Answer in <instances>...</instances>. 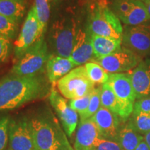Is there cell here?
<instances>
[{"label": "cell", "mask_w": 150, "mask_h": 150, "mask_svg": "<svg viewBox=\"0 0 150 150\" xmlns=\"http://www.w3.org/2000/svg\"><path fill=\"white\" fill-rule=\"evenodd\" d=\"M50 90L48 79L42 74L26 76L11 74L0 79V111L17 108L42 98Z\"/></svg>", "instance_id": "1"}, {"label": "cell", "mask_w": 150, "mask_h": 150, "mask_svg": "<svg viewBox=\"0 0 150 150\" xmlns=\"http://www.w3.org/2000/svg\"><path fill=\"white\" fill-rule=\"evenodd\" d=\"M35 150H74L64 129L50 111L28 120Z\"/></svg>", "instance_id": "2"}, {"label": "cell", "mask_w": 150, "mask_h": 150, "mask_svg": "<svg viewBox=\"0 0 150 150\" xmlns=\"http://www.w3.org/2000/svg\"><path fill=\"white\" fill-rule=\"evenodd\" d=\"M79 27L74 18L63 16L52 23L49 31V43L55 55L70 58Z\"/></svg>", "instance_id": "3"}, {"label": "cell", "mask_w": 150, "mask_h": 150, "mask_svg": "<svg viewBox=\"0 0 150 150\" xmlns=\"http://www.w3.org/2000/svg\"><path fill=\"white\" fill-rule=\"evenodd\" d=\"M87 27L91 34L122 40L124 28L121 21L104 1L93 8Z\"/></svg>", "instance_id": "4"}, {"label": "cell", "mask_w": 150, "mask_h": 150, "mask_svg": "<svg viewBox=\"0 0 150 150\" xmlns=\"http://www.w3.org/2000/svg\"><path fill=\"white\" fill-rule=\"evenodd\" d=\"M49 58L47 43L45 37H42L18 58L11 73L26 76L40 74L46 67Z\"/></svg>", "instance_id": "5"}, {"label": "cell", "mask_w": 150, "mask_h": 150, "mask_svg": "<svg viewBox=\"0 0 150 150\" xmlns=\"http://www.w3.org/2000/svg\"><path fill=\"white\" fill-rule=\"evenodd\" d=\"M56 86L61 95L69 99H74L89 95L95 88V84L89 79L84 65L71 70L58 81Z\"/></svg>", "instance_id": "6"}, {"label": "cell", "mask_w": 150, "mask_h": 150, "mask_svg": "<svg viewBox=\"0 0 150 150\" xmlns=\"http://www.w3.org/2000/svg\"><path fill=\"white\" fill-rule=\"evenodd\" d=\"M106 83L111 88L119 102V117L122 121H127L132 115L136 99L129 74H109V78Z\"/></svg>", "instance_id": "7"}, {"label": "cell", "mask_w": 150, "mask_h": 150, "mask_svg": "<svg viewBox=\"0 0 150 150\" xmlns=\"http://www.w3.org/2000/svg\"><path fill=\"white\" fill-rule=\"evenodd\" d=\"M141 57L125 47L110 55L93 60L110 74L122 73L134 69L141 62Z\"/></svg>", "instance_id": "8"}, {"label": "cell", "mask_w": 150, "mask_h": 150, "mask_svg": "<svg viewBox=\"0 0 150 150\" xmlns=\"http://www.w3.org/2000/svg\"><path fill=\"white\" fill-rule=\"evenodd\" d=\"M122 44L140 57L150 56V25L125 26Z\"/></svg>", "instance_id": "9"}, {"label": "cell", "mask_w": 150, "mask_h": 150, "mask_svg": "<svg viewBox=\"0 0 150 150\" xmlns=\"http://www.w3.org/2000/svg\"><path fill=\"white\" fill-rule=\"evenodd\" d=\"M40 38L39 23L35 9L32 6L28 12L20 33L15 42L14 52L17 59L23 55L28 49Z\"/></svg>", "instance_id": "10"}, {"label": "cell", "mask_w": 150, "mask_h": 150, "mask_svg": "<svg viewBox=\"0 0 150 150\" xmlns=\"http://www.w3.org/2000/svg\"><path fill=\"white\" fill-rule=\"evenodd\" d=\"M49 99L59 116L65 134L68 137H71L77 127L79 114L70 107L66 100L56 89H51Z\"/></svg>", "instance_id": "11"}, {"label": "cell", "mask_w": 150, "mask_h": 150, "mask_svg": "<svg viewBox=\"0 0 150 150\" xmlns=\"http://www.w3.org/2000/svg\"><path fill=\"white\" fill-rule=\"evenodd\" d=\"M8 137L11 150H35L32 133L27 118L10 122Z\"/></svg>", "instance_id": "12"}, {"label": "cell", "mask_w": 150, "mask_h": 150, "mask_svg": "<svg viewBox=\"0 0 150 150\" xmlns=\"http://www.w3.org/2000/svg\"><path fill=\"white\" fill-rule=\"evenodd\" d=\"M91 119L97 125L102 138L117 142L120 130V123L118 115L107 108L101 106Z\"/></svg>", "instance_id": "13"}, {"label": "cell", "mask_w": 150, "mask_h": 150, "mask_svg": "<svg viewBox=\"0 0 150 150\" xmlns=\"http://www.w3.org/2000/svg\"><path fill=\"white\" fill-rule=\"evenodd\" d=\"M93 56L92 34L88 27H79L70 59L76 66H81L87 63Z\"/></svg>", "instance_id": "14"}, {"label": "cell", "mask_w": 150, "mask_h": 150, "mask_svg": "<svg viewBox=\"0 0 150 150\" xmlns=\"http://www.w3.org/2000/svg\"><path fill=\"white\" fill-rule=\"evenodd\" d=\"M102 138L97 125L91 118L80 120L74 145V150H95Z\"/></svg>", "instance_id": "15"}, {"label": "cell", "mask_w": 150, "mask_h": 150, "mask_svg": "<svg viewBox=\"0 0 150 150\" xmlns=\"http://www.w3.org/2000/svg\"><path fill=\"white\" fill-rule=\"evenodd\" d=\"M128 74L136 98L141 99L150 97V61H141Z\"/></svg>", "instance_id": "16"}, {"label": "cell", "mask_w": 150, "mask_h": 150, "mask_svg": "<svg viewBox=\"0 0 150 150\" xmlns=\"http://www.w3.org/2000/svg\"><path fill=\"white\" fill-rule=\"evenodd\" d=\"M76 66L70 58L50 56L46 64L47 78L51 83L58 81Z\"/></svg>", "instance_id": "17"}, {"label": "cell", "mask_w": 150, "mask_h": 150, "mask_svg": "<svg viewBox=\"0 0 150 150\" xmlns=\"http://www.w3.org/2000/svg\"><path fill=\"white\" fill-rule=\"evenodd\" d=\"M143 140V135L139 134L128 120L127 122L121 127L117 142L122 150H135Z\"/></svg>", "instance_id": "18"}, {"label": "cell", "mask_w": 150, "mask_h": 150, "mask_svg": "<svg viewBox=\"0 0 150 150\" xmlns=\"http://www.w3.org/2000/svg\"><path fill=\"white\" fill-rule=\"evenodd\" d=\"M93 53L95 59L110 55L121 47L122 40L92 34Z\"/></svg>", "instance_id": "19"}, {"label": "cell", "mask_w": 150, "mask_h": 150, "mask_svg": "<svg viewBox=\"0 0 150 150\" xmlns=\"http://www.w3.org/2000/svg\"><path fill=\"white\" fill-rule=\"evenodd\" d=\"M150 20V16L142 1L136 0L130 12L120 21L127 26H137Z\"/></svg>", "instance_id": "20"}, {"label": "cell", "mask_w": 150, "mask_h": 150, "mask_svg": "<svg viewBox=\"0 0 150 150\" xmlns=\"http://www.w3.org/2000/svg\"><path fill=\"white\" fill-rule=\"evenodd\" d=\"M25 11L24 1L16 0H0V15L19 23Z\"/></svg>", "instance_id": "21"}, {"label": "cell", "mask_w": 150, "mask_h": 150, "mask_svg": "<svg viewBox=\"0 0 150 150\" xmlns=\"http://www.w3.org/2000/svg\"><path fill=\"white\" fill-rule=\"evenodd\" d=\"M33 6L39 23L40 37H44L50 16V4L48 0H34V5Z\"/></svg>", "instance_id": "22"}, {"label": "cell", "mask_w": 150, "mask_h": 150, "mask_svg": "<svg viewBox=\"0 0 150 150\" xmlns=\"http://www.w3.org/2000/svg\"><path fill=\"white\" fill-rule=\"evenodd\" d=\"M101 106L107 108L119 117L120 104L116 95L107 83L101 87Z\"/></svg>", "instance_id": "23"}, {"label": "cell", "mask_w": 150, "mask_h": 150, "mask_svg": "<svg viewBox=\"0 0 150 150\" xmlns=\"http://www.w3.org/2000/svg\"><path fill=\"white\" fill-rule=\"evenodd\" d=\"M85 68L88 76L94 84H104L108 81L109 74L98 63L94 61L86 63Z\"/></svg>", "instance_id": "24"}, {"label": "cell", "mask_w": 150, "mask_h": 150, "mask_svg": "<svg viewBox=\"0 0 150 150\" xmlns=\"http://www.w3.org/2000/svg\"><path fill=\"white\" fill-rule=\"evenodd\" d=\"M131 123L138 133L145 135L150 131V115L146 113H132L129 118Z\"/></svg>", "instance_id": "25"}, {"label": "cell", "mask_w": 150, "mask_h": 150, "mask_svg": "<svg viewBox=\"0 0 150 150\" xmlns=\"http://www.w3.org/2000/svg\"><path fill=\"white\" fill-rule=\"evenodd\" d=\"M18 28V24L17 22L0 15V35L12 40L16 34Z\"/></svg>", "instance_id": "26"}, {"label": "cell", "mask_w": 150, "mask_h": 150, "mask_svg": "<svg viewBox=\"0 0 150 150\" xmlns=\"http://www.w3.org/2000/svg\"><path fill=\"white\" fill-rule=\"evenodd\" d=\"M101 106V88H94L91 93L88 108L84 117L81 120L91 118Z\"/></svg>", "instance_id": "27"}, {"label": "cell", "mask_w": 150, "mask_h": 150, "mask_svg": "<svg viewBox=\"0 0 150 150\" xmlns=\"http://www.w3.org/2000/svg\"><path fill=\"white\" fill-rule=\"evenodd\" d=\"M90 98H91V94L79 98L71 99L69 102L70 107L80 115L81 119H82L86 113L89 106Z\"/></svg>", "instance_id": "28"}, {"label": "cell", "mask_w": 150, "mask_h": 150, "mask_svg": "<svg viewBox=\"0 0 150 150\" xmlns=\"http://www.w3.org/2000/svg\"><path fill=\"white\" fill-rule=\"evenodd\" d=\"M10 120L7 117H0V150H4L8 144Z\"/></svg>", "instance_id": "29"}, {"label": "cell", "mask_w": 150, "mask_h": 150, "mask_svg": "<svg viewBox=\"0 0 150 150\" xmlns=\"http://www.w3.org/2000/svg\"><path fill=\"white\" fill-rule=\"evenodd\" d=\"M12 45L8 38L0 35V65L5 63L10 56Z\"/></svg>", "instance_id": "30"}, {"label": "cell", "mask_w": 150, "mask_h": 150, "mask_svg": "<svg viewBox=\"0 0 150 150\" xmlns=\"http://www.w3.org/2000/svg\"><path fill=\"white\" fill-rule=\"evenodd\" d=\"M95 150H122V148L117 142L101 138L97 143Z\"/></svg>", "instance_id": "31"}, {"label": "cell", "mask_w": 150, "mask_h": 150, "mask_svg": "<svg viewBox=\"0 0 150 150\" xmlns=\"http://www.w3.org/2000/svg\"><path fill=\"white\" fill-rule=\"evenodd\" d=\"M146 113L150 115V97L138 99L135 102L133 113Z\"/></svg>", "instance_id": "32"}, {"label": "cell", "mask_w": 150, "mask_h": 150, "mask_svg": "<svg viewBox=\"0 0 150 150\" xmlns=\"http://www.w3.org/2000/svg\"><path fill=\"white\" fill-rule=\"evenodd\" d=\"M135 150H150L147 144L146 143L145 140H143L138 145V147L136 148Z\"/></svg>", "instance_id": "33"}, {"label": "cell", "mask_w": 150, "mask_h": 150, "mask_svg": "<svg viewBox=\"0 0 150 150\" xmlns=\"http://www.w3.org/2000/svg\"><path fill=\"white\" fill-rule=\"evenodd\" d=\"M144 140H145L146 143L147 144L148 147H149L150 149V131L149 132H148L147 134L144 135Z\"/></svg>", "instance_id": "34"}, {"label": "cell", "mask_w": 150, "mask_h": 150, "mask_svg": "<svg viewBox=\"0 0 150 150\" xmlns=\"http://www.w3.org/2000/svg\"><path fill=\"white\" fill-rule=\"evenodd\" d=\"M142 2H143L144 5L145 6L148 13L150 16V0H144V1H142Z\"/></svg>", "instance_id": "35"}, {"label": "cell", "mask_w": 150, "mask_h": 150, "mask_svg": "<svg viewBox=\"0 0 150 150\" xmlns=\"http://www.w3.org/2000/svg\"><path fill=\"white\" fill-rule=\"evenodd\" d=\"M59 1V0H48L49 2H55V1Z\"/></svg>", "instance_id": "36"}, {"label": "cell", "mask_w": 150, "mask_h": 150, "mask_svg": "<svg viewBox=\"0 0 150 150\" xmlns=\"http://www.w3.org/2000/svg\"><path fill=\"white\" fill-rule=\"evenodd\" d=\"M16 1H24V0H16Z\"/></svg>", "instance_id": "37"}, {"label": "cell", "mask_w": 150, "mask_h": 150, "mask_svg": "<svg viewBox=\"0 0 150 150\" xmlns=\"http://www.w3.org/2000/svg\"><path fill=\"white\" fill-rule=\"evenodd\" d=\"M140 1H144V0H140Z\"/></svg>", "instance_id": "38"}, {"label": "cell", "mask_w": 150, "mask_h": 150, "mask_svg": "<svg viewBox=\"0 0 150 150\" xmlns=\"http://www.w3.org/2000/svg\"><path fill=\"white\" fill-rule=\"evenodd\" d=\"M7 150H11V149H7Z\"/></svg>", "instance_id": "39"}]
</instances>
